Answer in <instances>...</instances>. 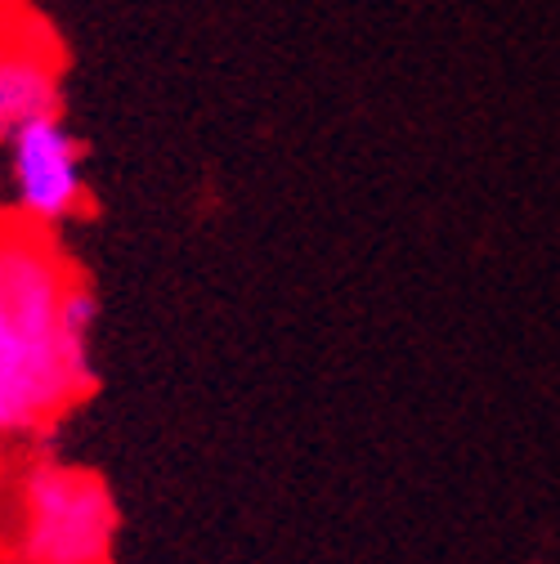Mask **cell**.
Here are the masks:
<instances>
[{"label":"cell","mask_w":560,"mask_h":564,"mask_svg":"<svg viewBox=\"0 0 560 564\" xmlns=\"http://www.w3.org/2000/svg\"><path fill=\"white\" fill-rule=\"evenodd\" d=\"M121 507L90 466L36 457L14 484V555L19 564H112Z\"/></svg>","instance_id":"2"},{"label":"cell","mask_w":560,"mask_h":564,"mask_svg":"<svg viewBox=\"0 0 560 564\" xmlns=\"http://www.w3.org/2000/svg\"><path fill=\"white\" fill-rule=\"evenodd\" d=\"M99 301L28 220H0V440L32 435L95 390Z\"/></svg>","instance_id":"1"},{"label":"cell","mask_w":560,"mask_h":564,"mask_svg":"<svg viewBox=\"0 0 560 564\" xmlns=\"http://www.w3.org/2000/svg\"><path fill=\"white\" fill-rule=\"evenodd\" d=\"M10 184H14V216L36 229H58L77 220L90 184H86V153L63 117H45L10 139Z\"/></svg>","instance_id":"3"},{"label":"cell","mask_w":560,"mask_h":564,"mask_svg":"<svg viewBox=\"0 0 560 564\" xmlns=\"http://www.w3.org/2000/svg\"><path fill=\"white\" fill-rule=\"evenodd\" d=\"M23 14H28L23 0H0V50L10 45V36H14V28H19Z\"/></svg>","instance_id":"5"},{"label":"cell","mask_w":560,"mask_h":564,"mask_svg":"<svg viewBox=\"0 0 560 564\" xmlns=\"http://www.w3.org/2000/svg\"><path fill=\"white\" fill-rule=\"evenodd\" d=\"M45 117H63V45L28 10L0 50V144Z\"/></svg>","instance_id":"4"}]
</instances>
